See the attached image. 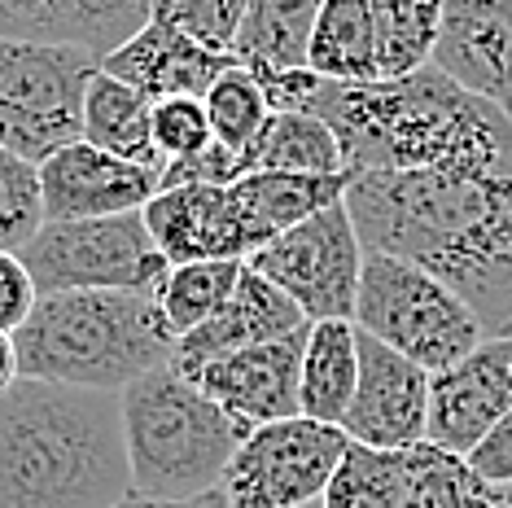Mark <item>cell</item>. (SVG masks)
I'll list each match as a JSON object with an SVG mask.
<instances>
[{
	"label": "cell",
	"mask_w": 512,
	"mask_h": 508,
	"mask_svg": "<svg viewBox=\"0 0 512 508\" xmlns=\"http://www.w3.org/2000/svg\"><path fill=\"white\" fill-rule=\"evenodd\" d=\"M346 211L364 250L425 268L469 303L486 338H512V154L351 176Z\"/></svg>",
	"instance_id": "obj_1"
},
{
	"label": "cell",
	"mask_w": 512,
	"mask_h": 508,
	"mask_svg": "<svg viewBox=\"0 0 512 508\" xmlns=\"http://www.w3.org/2000/svg\"><path fill=\"white\" fill-rule=\"evenodd\" d=\"M259 84L272 110L316 114L337 136L342 167L351 176L482 167L512 154L508 114L464 92L434 62L403 79H364V84H337L316 71L263 75Z\"/></svg>",
	"instance_id": "obj_2"
},
{
	"label": "cell",
	"mask_w": 512,
	"mask_h": 508,
	"mask_svg": "<svg viewBox=\"0 0 512 508\" xmlns=\"http://www.w3.org/2000/svg\"><path fill=\"white\" fill-rule=\"evenodd\" d=\"M127 495L119 395L36 377L0 395V508H114Z\"/></svg>",
	"instance_id": "obj_3"
},
{
	"label": "cell",
	"mask_w": 512,
	"mask_h": 508,
	"mask_svg": "<svg viewBox=\"0 0 512 508\" xmlns=\"http://www.w3.org/2000/svg\"><path fill=\"white\" fill-rule=\"evenodd\" d=\"M18 377L123 395L136 377L171 364L176 333L158 294L62 290L40 294L14 333Z\"/></svg>",
	"instance_id": "obj_4"
},
{
	"label": "cell",
	"mask_w": 512,
	"mask_h": 508,
	"mask_svg": "<svg viewBox=\"0 0 512 508\" xmlns=\"http://www.w3.org/2000/svg\"><path fill=\"white\" fill-rule=\"evenodd\" d=\"M119 408L132 495L141 500H197L219 491L232 452L250 434L171 364L136 377Z\"/></svg>",
	"instance_id": "obj_5"
},
{
	"label": "cell",
	"mask_w": 512,
	"mask_h": 508,
	"mask_svg": "<svg viewBox=\"0 0 512 508\" xmlns=\"http://www.w3.org/2000/svg\"><path fill=\"white\" fill-rule=\"evenodd\" d=\"M351 325L421 364L429 377L451 368L486 338L469 303L438 276L394 254L364 250Z\"/></svg>",
	"instance_id": "obj_6"
},
{
	"label": "cell",
	"mask_w": 512,
	"mask_h": 508,
	"mask_svg": "<svg viewBox=\"0 0 512 508\" xmlns=\"http://www.w3.org/2000/svg\"><path fill=\"white\" fill-rule=\"evenodd\" d=\"M101 57L75 44L0 36V149L44 163L84 136V92Z\"/></svg>",
	"instance_id": "obj_7"
},
{
	"label": "cell",
	"mask_w": 512,
	"mask_h": 508,
	"mask_svg": "<svg viewBox=\"0 0 512 508\" xmlns=\"http://www.w3.org/2000/svg\"><path fill=\"white\" fill-rule=\"evenodd\" d=\"M36 294L62 290H123L158 294L171 263L149 237L141 211L101 219H44V228L18 250Z\"/></svg>",
	"instance_id": "obj_8"
},
{
	"label": "cell",
	"mask_w": 512,
	"mask_h": 508,
	"mask_svg": "<svg viewBox=\"0 0 512 508\" xmlns=\"http://www.w3.org/2000/svg\"><path fill=\"white\" fill-rule=\"evenodd\" d=\"M346 452L351 438L342 434V425L311 421L302 412L254 425L232 452L219 495L232 508H311L324 500Z\"/></svg>",
	"instance_id": "obj_9"
},
{
	"label": "cell",
	"mask_w": 512,
	"mask_h": 508,
	"mask_svg": "<svg viewBox=\"0 0 512 508\" xmlns=\"http://www.w3.org/2000/svg\"><path fill=\"white\" fill-rule=\"evenodd\" d=\"M250 268L294 303L302 316L316 320H351L359 272H364V241H359L346 198L324 206L320 215L302 219L298 228L272 237L250 254Z\"/></svg>",
	"instance_id": "obj_10"
},
{
	"label": "cell",
	"mask_w": 512,
	"mask_h": 508,
	"mask_svg": "<svg viewBox=\"0 0 512 508\" xmlns=\"http://www.w3.org/2000/svg\"><path fill=\"white\" fill-rule=\"evenodd\" d=\"M429 425V373L386 342L359 333V381L342 434L372 452H407L425 443Z\"/></svg>",
	"instance_id": "obj_11"
},
{
	"label": "cell",
	"mask_w": 512,
	"mask_h": 508,
	"mask_svg": "<svg viewBox=\"0 0 512 508\" xmlns=\"http://www.w3.org/2000/svg\"><path fill=\"white\" fill-rule=\"evenodd\" d=\"M512 412V338H482L464 360L429 377L425 443L469 456Z\"/></svg>",
	"instance_id": "obj_12"
},
{
	"label": "cell",
	"mask_w": 512,
	"mask_h": 508,
	"mask_svg": "<svg viewBox=\"0 0 512 508\" xmlns=\"http://www.w3.org/2000/svg\"><path fill=\"white\" fill-rule=\"evenodd\" d=\"M307 329L311 325L285 333V338L246 346V351L219 355V360L189 373V381L246 430L298 417V373H302Z\"/></svg>",
	"instance_id": "obj_13"
},
{
	"label": "cell",
	"mask_w": 512,
	"mask_h": 508,
	"mask_svg": "<svg viewBox=\"0 0 512 508\" xmlns=\"http://www.w3.org/2000/svg\"><path fill=\"white\" fill-rule=\"evenodd\" d=\"M162 189V171L136 167L106 149L75 141L40 163L44 219H101L145 211Z\"/></svg>",
	"instance_id": "obj_14"
},
{
	"label": "cell",
	"mask_w": 512,
	"mask_h": 508,
	"mask_svg": "<svg viewBox=\"0 0 512 508\" xmlns=\"http://www.w3.org/2000/svg\"><path fill=\"white\" fill-rule=\"evenodd\" d=\"M429 62L512 119V0H442Z\"/></svg>",
	"instance_id": "obj_15"
},
{
	"label": "cell",
	"mask_w": 512,
	"mask_h": 508,
	"mask_svg": "<svg viewBox=\"0 0 512 508\" xmlns=\"http://www.w3.org/2000/svg\"><path fill=\"white\" fill-rule=\"evenodd\" d=\"M228 66H237V57L211 53L206 44H197L189 31L176 27L158 5H154V14L141 22V31H132L119 49L101 57V71L132 84L136 92H145L149 101L202 97Z\"/></svg>",
	"instance_id": "obj_16"
},
{
	"label": "cell",
	"mask_w": 512,
	"mask_h": 508,
	"mask_svg": "<svg viewBox=\"0 0 512 508\" xmlns=\"http://www.w3.org/2000/svg\"><path fill=\"white\" fill-rule=\"evenodd\" d=\"M145 224L162 259L176 263H206V259H250L246 219L237 211L232 184H176L158 189V198L145 206Z\"/></svg>",
	"instance_id": "obj_17"
},
{
	"label": "cell",
	"mask_w": 512,
	"mask_h": 508,
	"mask_svg": "<svg viewBox=\"0 0 512 508\" xmlns=\"http://www.w3.org/2000/svg\"><path fill=\"white\" fill-rule=\"evenodd\" d=\"M302 325H311L302 311L289 303V298L276 290L267 276H259L246 263L241 268V281L232 298L215 311L206 325H197L193 333L176 338V355H171V368L176 373H197L202 364L219 360V355H232V351H246V346H259V342H272V338H285Z\"/></svg>",
	"instance_id": "obj_18"
},
{
	"label": "cell",
	"mask_w": 512,
	"mask_h": 508,
	"mask_svg": "<svg viewBox=\"0 0 512 508\" xmlns=\"http://www.w3.org/2000/svg\"><path fill=\"white\" fill-rule=\"evenodd\" d=\"M149 14L154 0H0V36L75 44L106 57Z\"/></svg>",
	"instance_id": "obj_19"
},
{
	"label": "cell",
	"mask_w": 512,
	"mask_h": 508,
	"mask_svg": "<svg viewBox=\"0 0 512 508\" xmlns=\"http://www.w3.org/2000/svg\"><path fill=\"white\" fill-rule=\"evenodd\" d=\"M351 189V171L337 176H285V171H250L232 180V198L246 219V237L254 250H263L272 237L298 228L302 219L320 215L324 206L342 202ZM250 250V254H254Z\"/></svg>",
	"instance_id": "obj_20"
},
{
	"label": "cell",
	"mask_w": 512,
	"mask_h": 508,
	"mask_svg": "<svg viewBox=\"0 0 512 508\" xmlns=\"http://www.w3.org/2000/svg\"><path fill=\"white\" fill-rule=\"evenodd\" d=\"M324 0H250L232 40V57L250 75L307 71V44Z\"/></svg>",
	"instance_id": "obj_21"
},
{
	"label": "cell",
	"mask_w": 512,
	"mask_h": 508,
	"mask_svg": "<svg viewBox=\"0 0 512 508\" xmlns=\"http://www.w3.org/2000/svg\"><path fill=\"white\" fill-rule=\"evenodd\" d=\"M359 381V329L351 320H316L302 346L298 412L324 425H342Z\"/></svg>",
	"instance_id": "obj_22"
},
{
	"label": "cell",
	"mask_w": 512,
	"mask_h": 508,
	"mask_svg": "<svg viewBox=\"0 0 512 508\" xmlns=\"http://www.w3.org/2000/svg\"><path fill=\"white\" fill-rule=\"evenodd\" d=\"M79 141L106 149L123 163L162 171V154L154 149V101L106 71L92 75L84 92V136Z\"/></svg>",
	"instance_id": "obj_23"
},
{
	"label": "cell",
	"mask_w": 512,
	"mask_h": 508,
	"mask_svg": "<svg viewBox=\"0 0 512 508\" xmlns=\"http://www.w3.org/2000/svg\"><path fill=\"white\" fill-rule=\"evenodd\" d=\"M250 171H285V176H337L342 149L337 136L324 127L316 114L302 110H272V119L259 132V141L241 158V176Z\"/></svg>",
	"instance_id": "obj_24"
},
{
	"label": "cell",
	"mask_w": 512,
	"mask_h": 508,
	"mask_svg": "<svg viewBox=\"0 0 512 508\" xmlns=\"http://www.w3.org/2000/svg\"><path fill=\"white\" fill-rule=\"evenodd\" d=\"M307 71L337 84L377 79V40H372L368 0H324L307 44Z\"/></svg>",
	"instance_id": "obj_25"
},
{
	"label": "cell",
	"mask_w": 512,
	"mask_h": 508,
	"mask_svg": "<svg viewBox=\"0 0 512 508\" xmlns=\"http://www.w3.org/2000/svg\"><path fill=\"white\" fill-rule=\"evenodd\" d=\"M320 508H421L412 456L372 452V447L351 443V452H346L342 469L333 473Z\"/></svg>",
	"instance_id": "obj_26"
},
{
	"label": "cell",
	"mask_w": 512,
	"mask_h": 508,
	"mask_svg": "<svg viewBox=\"0 0 512 508\" xmlns=\"http://www.w3.org/2000/svg\"><path fill=\"white\" fill-rule=\"evenodd\" d=\"M372 40H377V79H403L429 66L438 44L442 0H368Z\"/></svg>",
	"instance_id": "obj_27"
},
{
	"label": "cell",
	"mask_w": 512,
	"mask_h": 508,
	"mask_svg": "<svg viewBox=\"0 0 512 508\" xmlns=\"http://www.w3.org/2000/svg\"><path fill=\"white\" fill-rule=\"evenodd\" d=\"M241 268H246V263H237V259L176 263V268L167 272V281L158 285V307H162V316H167L171 333L184 338V333H193L197 325H206L232 298V290H237Z\"/></svg>",
	"instance_id": "obj_28"
},
{
	"label": "cell",
	"mask_w": 512,
	"mask_h": 508,
	"mask_svg": "<svg viewBox=\"0 0 512 508\" xmlns=\"http://www.w3.org/2000/svg\"><path fill=\"white\" fill-rule=\"evenodd\" d=\"M206 123H211V141L228 154H237V163L254 149L259 132L272 119V101H267L263 84L246 66H228L211 88L202 92Z\"/></svg>",
	"instance_id": "obj_29"
},
{
	"label": "cell",
	"mask_w": 512,
	"mask_h": 508,
	"mask_svg": "<svg viewBox=\"0 0 512 508\" xmlns=\"http://www.w3.org/2000/svg\"><path fill=\"white\" fill-rule=\"evenodd\" d=\"M416 473L421 508H499V491L456 452H442L434 443L407 447Z\"/></svg>",
	"instance_id": "obj_30"
},
{
	"label": "cell",
	"mask_w": 512,
	"mask_h": 508,
	"mask_svg": "<svg viewBox=\"0 0 512 508\" xmlns=\"http://www.w3.org/2000/svg\"><path fill=\"white\" fill-rule=\"evenodd\" d=\"M44 228L40 167L0 149V254H18Z\"/></svg>",
	"instance_id": "obj_31"
},
{
	"label": "cell",
	"mask_w": 512,
	"mask_h": 508,
	"mask_svg": "<svg viewBox=\"0 0 512 508\" xmlns=\"http://www.w3.org/2000/svg\"><path fill=\"white\" fill-rule=\"evenodd\" d=\"M211 145V123H206L202 97H167L154 101V149L167 163H189Z\"/></svg>",
	"instance_id": "obj_32"
},
{
	"label": "cell",
	"mask_w": 512,
	"mask_h": 508,
	"mask_svg": "<svg viewBox=\"0 0 512 508\" xmlns=\"http://www.w3.org/2000/svg\"><path fill=\"white\" fill-rule=\"evenodd\" d=\"M36 281L18 254H0V333H18V325L36 307Z\"/></svg>",
	"instance_id": "obj_33"
},
{
	"label": "cell",
	"mask_w": 512,
	"mask_h": 508,
	"mask_svg": "<svg viewBox=\"0 0 512 508\" xmlns=\"http://www.w3.org/2000/svg\"><path fill=\"white\" fill-rule=\"evenodd\" d=\"M464 460H469V465H473L477 473H482V478L491 482L495 491L512 487V412H508V417L499 421L495 430L486 434L482 443H477Z\"/></svg>",
	"instance_id": "obj_34"
},
{
	"label": "cell",
	"mask_w": 512,
	"mask_h": 508,
	"mask_svg": "<svg viewBox=\"0 0 512 508\" xmlns=\"http://www.w3.org/2000/svg\"><path fill=\"white\" fill-rule=\"evenodd\" d=\"M114 508H232V504L219 491H211V495H197V500H141V495H127Z\"/></svg>",
	"instance_id": "obj_35"
},
{
	"label": "cell",
	"mask_w": 512,
	"mask_h": 508,
	"mask_svg": "<svg viewBox=\"0 0 512 508\" xmlns=\"http://www.w3.org/2000/svg\"><path fill=\"white\" fill-rule=\"evenodd\" d=\"M18 381V351H14V333H0V395Z\"/></svg>",
	"instance_id": "obj_36"
},
{
	"label": "cell",
	"mask_w": 512,
	"mask_h": 508,
	"mask_svg": "<svg viewBox=\"0 0 512 508\" xmlns=\"http://www.w3.org/2000/svg\"><path fill=\"white\" fill-rule=\"evenodd\" d=\"M499 508H512V487L499 491Z\"/></svg>",
	"instance_id": "obj_37"
},
{
	"label": "cell",
	"mask_w": 512,
	"mask_h": 508,
	"mask_svg": "<svg viewBox=\"0 0 512 508\" xmlns=\"http://www.w3.org/2000/svg\"><path fill=\"white\" fill-rule=\"evenodd\" d=\"M311 508H320V504H311Z\"/></svg>",
	"instance_id": "obj_38"
}]
</instances>
